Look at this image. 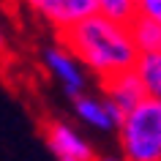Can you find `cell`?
<instances>
[{"label":"cell","instance_id":"1","mask_svg":"<svg viewBox=\"0 0 161 161\" xmlns=\"http://www.w3.org/2000/svg\"><path fill=\"white\" fill-rule=\"evenodd\" d=\"M60 44L98 79L134 68L139 55L126 22L109 19L98 11L60 30Z\"/></svg>","mask_w":161,"mask_h":161},{"label":"cell","instance_id":"2","mask_svg":"<svg viewBox=\"0 0 161 161\" xmlns=\"http://www.w3.org/2000/svg\"><path fill=\"white\" fill-rule=\"evenodd\" d=\"M120 150L126 161H161V101L145 96L120 120Z\"/></svg>","mask_w":161,"mask_h":161},{"label":"cell","instance_id":"3","mask_svg":"<svg viewBox=\"0 0 161 161\" xmlns=\"http://www.w3.org/2000/svg\"><path fill=\"white\" fill-rule=\"evenodd\" d=\"M41 63L47 68V74L60 85V90L66 96H79L87 90V76H85V66L71 55V52L63 47V44H55V47H47L41 52Z\"/></svg>","mask_w":161,"mask_h":161},{"label":"cell","instance_id":"4","mask_svg":"<svg viewBox=\"0 0 161 161\" xmlns=\"http://www.w3.org/2000/svg\"><path fill=\"white\" fill-rule=\"evenodd\" d=\"M44 142L55 161H96V150L85 136L66 120H49L44 126Z\"/></svg>","mask_w":161,"mask_h":161},{"label":"cell","instance_id":"5","mask_svg":"<svg viewBox=\"0 0 161 161\" xmlns=\"http://www.w3.org/2000/svg\"><path fill=\"white\" fill-rule=\"evenodd\" d=\"M36 14H41L55 30H66L68 25H74L79 19L96 14L93 0H30Z\"/></svg>","mask_w":161,"mask_h":161},{"label":"cell","instance_id":"6","mask_svg":"<svg viewBox=\"0 0 161 161\" xmlns=\"http://www.w3.org/2000/svg\"><path fill=\"white\" fill-rule=\"evenodd\" d=\"M101 87H104V98H109L112 104H118L123 112H128L134 104H139L147 96L145 87H142V79L136 76L134 68H123L118 74L104 76Z\"/></svg>","mask_w":161,"mask_h":161},{"label":"cell","instance_id":"7","mask_svg":"<svg viewBox=\"0 0 161 161\" xmlns=\"http://www.w3.org/2000/svg\"><path fill=\"white\" fill-rule=\"evenodd\" d=\"M74 115L85 126L96 128V131H115L118 123L109 112V104L107 98H96V96H87V93H79L74 96Z\"/></svg>","mask_w":161,"mask_h":161},{"label":"cell","instance_id":"8","mask_svg":"<svg viewBox=\"0 0 161 161\" xmlns=\"http://www.w3.org/2000/svg\"><path fill=\"white\" fill-rule=\"evenodd\" d=\"M128 33H131V41H134L136 52H158L161 49V25L150 17H142V14H134L128 19Z\"/></svg>","mask_w":161,"mask_h":161},{"label":"cell","instance_id":"9","mask_svg":"<svg viewBox=\"0 0 161 161\" xmlns=\"http://www.w3.org/2000/svg\"><path fill=\"white\" fill-rule=\"evenodd\" d=\"M134 71H136V76L142 79L145 93L150 96V98H158L161 101V49L136 55Z\"/></svg>","mask_w":161,"mask_h":161},{"label":"cell","instance_id":"10","mask_svg":"<svg viewBox=\"0 0 161 161\" xmlns=\"http://www.w3.org/2000/svg\"><path fill=\"white\" fill-rule=\"evenodd\" d=\"M96 3V11L104 14L109 19H118V22H126L136 14V0H93Z\"/></svg>","mask_w":161,"mask_h":161},{"label":"cell","instance_id":"11","mask_svg":"<svg viewBox=\"0 0 161 161\" xmlns=\"http://www.w3.org/2000/svg\"><path fill=\"white\" fill-rule=\"evenodd\" d=\"M136 14L150 17L161 25V0H136Z\"/></svg>","mask_w":161,"mask_h":161},{"label":"cell","instance_id":"12","mask_svg":"<svg viewBox=\"0 0 161 161\" xmlns=\"http://www.w3.org/2000/svg\"><path fill=\"white\" fill-rule=\"evenodd\" d=\"M96 161H126L123 156H104V158H96Z\"/></svg>","mask_w":161,"mask_h":161}]
</instances>
